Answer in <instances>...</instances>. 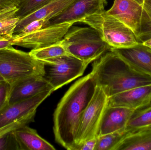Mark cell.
Masks as SVG:
<instances>
[{
  "label": "cell",
  "instance_id": "6da1fadb",
  "mask_svg": "<svg viewBox=\"0 0 151 150\" xmlns=\"http://www.w3.org/2000/svg\"><path fill=\"white\" fill-rule=\"evenodd\" d=\"M97 85L92 72L80 78L65 92L55 110V139L65 149L76 150V138L80 120Z\"/></svg>",
  "mask_w": 151,
  "mask_h": 150
},
{
  "label": "cell",
  "instance_id": "7a4b0ae2",
  "mask_svg": "<svg viewBox=\"0 0 151 150\" xmlns=\"http://www.w3.org/2000/svg\"><path fill=\"white\" fill-rule=\"evenodd\" d=\"M91 72L108 97L135 87L151 84V77L134 69L112 50L93 62Z\"/></svg>",
  "mask_w": 151,
  "mask_h": 150
},
{
  "label": "cell",
  "instance_id": "3957f363",
  "mask_svg": "<svg viewBox=\"0 0 151 150\" xmlns=\"http://www.w3.org/2000/svg\"><path fill=\"white\" fill-rule=\"evenodd\" d=\"M62 41L69 55L88 64L111 49L90 26H72Z\"/></svg>",
  "mask_w": 151,
  "mask_h": 150
},
{
  "label": "cell",
  "instance_id": "277c9868",
  "mask_svg": "<svg viewBox=\"0 0 151 150\" xmlns=\"http://www.w3.org/2000/svg\"><path fill=\"white\" fill-rule=\"evenodd\" d=\"M44 63L12 47L0 49V76L10 85L24 78L43 76Z\"/></svg>",
  "mask_w": 151,
  "mask_h": 150
},
{
  "label": "cell",
  "instance_id": "5b68a950",
  "mask_svg": "<svg viewBox=\"0 0 151 150\" xmlns=\"http://www.w3.org/2000/svg\"><path fill=\"white\" fill-rule=\"evenodd\" d=\"M79 23L95 29L111 48H127L141 42L134 31L106 10L87 17Z\"/></svg>",
  "mask_w": 151,
  "mask_h": 150
},
{
  "label": "cell",
  "instance_id": "8992f818",
  "mask_svg": "<svg viewBox=\"0 0 151 150\" xmlns=\"http://www.w3.org/2000/svg\"><path fill=\"white\" fill-rule=\"evenodd\" d=\"M43 77L57 90L83 75L88 64L72 55H63L43 62Z\"/></svg>",
  "mask_w": 151,
  "mask_h": 150
},
{
  "label": "cell",
  "instance_id": "52a82bcc",
  "mask_svg": "<svg viewBox=\"0 0 151 150\" xmlns=\"http://www.w3.org/2000/svg\"><path fill=\"white\" fill-rule=\"evenodd\" d=\"M109 97L97 86L95 94L80 120L76 138V150L86 141L97 136L102 117L108 106Z\"/></svg>",
  "mask_w": 151,
  "mask_h": 150
},
{
  "label": "cell",
  "instance_id": "ba28073f",
  "mask_svg": "<svg viewBox=\"0 0 151 150\" xmlns=\"http://www.w3.org/2000/svg\"><path fill=\"white\" fill-rule=\"evenodd\" d=\"M73 23H64L47 26L22 36L13 37L12 45L35 49L55 44L62 41Z\"/></svg>",
  "mask_w": 151,
  "mask_h": 150
},
{
  "label": "cell",
  "instance_id": "9c48e42d",
  "mask_svg": "<svg viewBox=\"0 0 151 150\" xmlns=\"http://www.w3.org/2000/svg\"><path fill=\"white\" fill-rule=\"evenodd\" d=\"M107 4V0H75L62 13L50 19L47 26L79 23L85 18L105 11Z\"/></svg>",
  "mask_w": 151,
  "mask_h": 150
},
{
  "label": "cell",
  "instance_id": "30bf717a",
  "mask_svg": "<svg viewBox=\"0 0 151 150\" xmlns=\"http://www.w3.org/2000/svg\"><path fill=\"white\" fill-rule=\"evenodd\" d=\"M54 92L45 91L29 98L8 104L0 112V128L23 117L35 115L38 107Z\"/></svg>",
  "mask_w": 151,
  "mask_h": 150
},
{
  "label": "cell",
  "instance_id": "8fae6325",
  "mask_svg": "<svg viewBox=\"0 0 151 150\" xmlns=\"http://www.w3.org/2000/svg\"><path fill=\"white\" fill-rule=\"evenodd\" d=\"M142 9V5L134 0H114L112 6L106 11L131 28L138 38Z\"/></svg>",
  "mask_w": 151,
  "mask_h": 150
},
{
  "label": "cell",
  "instance_id": "7c38bea8",
  "mask_svg": "<svg viewBox=\"0 0 151 150\" xmlns=\"http://www.w3.org/2000/svg\"><path fill=\"white\" fill-rule=\"evenodd\" d=\"M151 104V84L135 87L108 98V106L139 110Z\"/></svg>",
  "mask_w": 151,
  "mask_h": 150
},
{
  "label": "cell",
  "instance_id": "4fadbf2b",
  "mask_svg": "<svg viewBox=\"0 0 151 150\" xmlns=\"http://www.w3.org/2000/svg\"><path fill=\"white\" fill-rule=\"evenodd\" d=\"M53 87L43 76H32L24 78L10 85L9 104L31 97Z\"/></svg>",
  "mask_w": 151,
  "mask_h": 150
},
{
  "label": "cell",
  "instance_id": "5bb4252c",
  "mask_svg": "<svg viewBox=\"0 0 151 150\" xmlns=\"http://www.w3.org/2000/svg\"><path fill=\"white\" fill-rule=\"evenodd\" d=\"M136 110L107 106L102 117L98 136L124 130Z\"/></svg>",
  "mask_w": 151,
  "mask_h": 150
},
{
  "label": "cell",
  "instance_id": "9a60e30c",
  "mask_svg": "<svg viewBox=\"0 0 151 150\" xmlns=\"http://www.w3.org/2000/svg\"><path fill=\"white\" fill-rule=\"evenodd\" d=\"M134 69L151 77V49L142 43L127 48H111Z\"/></svg>",
  "mask_w": 151,
  "mask_h": 150
},
{
  "label": "cell",
  "instance_id": "2e32d148",
  "mask_svg": "<svg viewBox=\"0 0 151 150\" xmlns=\"http://www.w3.org/2000/svg\"><path fill=\"white\" fill-rule=\"evenodd\" d=\"M75 0H53L19 19L14 30V34H17L30 23L41 19L50 20L62 13Z\"/></svg>",
  "mask_w": 151,
  "mask_h": 150
},
{
  "label": "cell",
  "instance_id": "e0dca14e",
  "mask_svg": "<svg viewBox=\"0 0 151 150\" xmlns=\"http://www.w3.org/2000/svg\"><path fill=\"white\" fill-rule=\"evenodd\" d=\"M19 150H55V148L27 125L12 131Z\"/></svg>",
  "mask_w": 151,
  "mask_h": 150
},
{
  "label": "cell",
  "instance_id": "ac0fdd59",
  "mask_svg": "<svg viewBox=\"0 0 151 150\" xmlns=\"http://www.w3.org/2000/svg\"><path fill=\"white\" fill-rule=\"evenodd\" d=\"M129 132L115 150H151V126Z\"/></svg>",
  "mask_w": 151,
  "mask_h": 150
},
{
  "label": "cell",
  "instance_id": "d6986e66",
  "mask_svg": "<svg viewBox=\"0 0 151 150\" xmlns=\"http://www.w3.org/2000/svg\"><path fill=\"white\" fill-rule=\"evenodd\" d=\"M29 53L34 58L42 62L69 55L65 48L62 40L47 46L32 49Z\"/></svg>",
  "mask_w": 151,
  "mask_h": 150
},
{
  "label": "cell",
  "instance_id": "ffe728a7",
  "mask_svg": "<svg viewBox=\"0 0 151 150\" xmlns=\"http://www.w3.org/2000/svg\"><path fill=\"white\" fill-rule=\"evenodd\" d=\"M18 7L0 13V39L11 40L19 18L16 15Z\"/></svg>",
  "mask_w": 151,
  "mask_h": 150
},
{
  "label": "cell",
  "instance_id": "44dd1931",
  "mask_svg": "<svg viewBox=\"0 0 151 150\" xmlns=\"http://www.w3.org/2000/svg\"><path fill=\"white\" fill-rule=\"evenodd\" d=\"M126 129L98 136L95 150H115L121 142L128 134Z\"/></svg>",
  "mask_w": 151,
  "mask_h": 150
},
{
  "label": "cell",
  "instance_id": "7402d4cb",
  "mask_svg": "<svg viewBox=\"0 0 151 150\" xmlns=\"http://www.w3.org/2000/svg\"><path fill=\"white\" fill-rule=\"evenodd\" d=\"M151 126V105L137 110L129 119L125 129L128 131Z\"/></svg>",
  "mask_w": 151,
  "mask_h": 150
},
{
  "label": "cell",
  "instance_id": "603a6c76",
  "mask_svg": "<svg viewBox=\"0 0 151 150\" xmlns=\"http://www.w3.org/2000/svg\"><path fill=\"white\" fill-rule=\"evenodd\" d=\"M140 32L138 38L141 43L151 38V0H144Z\"/></svg>",
  "mask_w": 151,
  "mask_h": 150
},
{
  "label": "cell",
  "instance_id": "cb8c5ba5",
  "mask_svg": "<svg viewBox=\"0 0 151 150\" xmlns=\"http://www.w3.org/2000/svg\"><path fill=\"white\" fill-rule=\"evenodd\" d=\"M53 0H24L19 5L16 15L19 19Z\"/></svg>",
  "mask_w": 151,
  "mask_h": 150
},
{
  "label": "cell",
  "instance_id": "d4e9b609",
  "mask_svg": "<svg viewBox=\"0 0 151 150\" xmlns=\"http://www.w3.org/2000/svg\"><path fill=\"white\" fill-rule=\"evenodd\" d=\"M35 116V115L26 116L0 128V137L32 122L34 120Z\"/></svg>",
  "mask_w": 151,
  "mask_h": 150
},
{
  "label": "cell",
  "instance_id": "484cf974",
  "mask_svg": "<svg viewBox=\"0 0 151 150\" xmlns=\"http://www.w3.org/2000/svg\"><path fill=\"white\" fill-rule=\"evenodd\" d=\"M49 20L47 19L35 20L27 25L18 33L13 35V37L24 36L38 31L43 27L47 26L49 24Z\"/></svg>",
  "mask_w": 151,
  "mask_h": 150
},
{
  "label": "cell",
  "instance_id": "4316f807",
  "mask_svg": "<svg viewBox=\"0 0 151 150\" xmlns=\"http://www.w3.org/2000/svg\"><path fill=\"white\" fill-rule=\"evenodd\" d=\"M0 150H19L12 131L0 137Z\"/></svg>",
  "mask_w": 151,
  "mask_h": 150
},
{
  "label": "cell",
  "instance_id": "83f0119b",
  "mask_svg": "<svg viewBox=\"0 0 151 150\" xmlns=\"http://www.w3.org/2000/svg\"><path fill=\"white\" fill-rule=\"evenodd\" d=\"M10 85L6 82L0 84V112L9 104Z\"/></svg>",
  "mask_w": 151,
  "mask_h": 150
},
{
  "label": "cell",
  "instance_id": "f1b7e54d",
  "mask_svg": "<svg viewBox=\"0 0 151 150\" xmlns=\"http://www.w3.org/2000/svg\"><path fill=\"white\" fill-rule=\"evenodd\" d=\"M16 0H0V13L18 7Z\"/></svg>",
  "mask_w": 151,
  "mask_h": 150
},
{
  "label": "cell",
  "instance_id": "f546056e",
  "mask_svg": "<svg viewBox=\"0 0 151 150\" xmlns=\"http://www.w3.org/2000/svg\"><path fill=\"white\" fill-rule=\"evenodd\" d=\"M97 139L98 136L86 141L81 145L79 150H95Z\"/></svg>",
  "mask_w": 151,
  "mask_h": 150
},
{
  "label": "cell",
  "instance_id": "4dcf8cb0",
  "mask_svg": "<svg viewBox=\"0 0 151 150\" xmlns=\"http://www.w3.org/2000/svg\"><path fill=\"white\" fill-rule=\"evenodd\" d=\"M11 46L12 45L10 40L5 39H0V49L9 47Z\"/></svg>",
  "mask_w": 151,
  "mask_h": 150
},
{
  "label": "cell",
  "instance_id": "1f68e13d",
  "mask_svg": "<svg viewBox=\"0 0 151 150\" xmlns=\"http://www.w3.org/2000/svg\"><path fill=\"white\" fill-rule=\"evenodd\" d=\"M142 43L148 47L150 48L151 49V38H150L149 39L144 41Z\"/></svg>",
  "mask_w": 151,
  "mask_h": 150
},
{
  "label": "cell",
  "instance_id": "d6a6232c",
  "mask_svg": "<svg viewBox=\"0 0 151 150\" xmlns=\"http://www.w3.org/2000/svg\"><path fill=\"white\" fill-rule=\"evenodd\" d=\"M134 1L137 2L140 4H142V5L143 3L144 0H134Z\"/></svg>",
  "mask_w": 151,
  "mask_h": 150
},
{
  "label": "cell",
  "instance_id": "836d02e7",
  "mask_svg": "<svg viewBox=\"0 0 151 150\" xmlns=\"http://www.w3.org/2000/svg\"><path fill=\"white\" fill-rule=\"evenodd\" d=\"M4 82H5V81L4 80L3 78L2 77L0 76V84L1 83Z\"/></svg>",
  "mask_w": 151,
  "mask_h": 150
},
{
  "label": "cell",
  "instance_id": "e575fe53",
  "mask_svg": "<svg viewBox=\"0 0 151 150\" xmlns=\"http://www.w3.org/2000/svg\"><path fill=\"white\" fill-rule=\"evenodd\" d=\"M24 1V0H16L18 4L19 5V4H20L22 2H23Z\"/></svg>",
  "mask_w": 151,
  "mask_h": 150
},
{
  "label": "cell",
  "instance_id": "d590c367",
  "mask_svg": "<svg viewBox=\"0 0 151 150\" xmlns=\"http://www.w3.org/2000/svg\"></svg>",
  "mask_w": 151,
  "mask_h": 150
},
{
  "label": "cell",
  "instance_id": "8d00e7d4",
  "mask_svg": "<svg viewBox=\"0 0 151 150\" xmlns=\"http://www.w3.org/2000/svg\"></svg>",
  "mask_w": 151,
  "mask_h": 150
}]
</instances>
